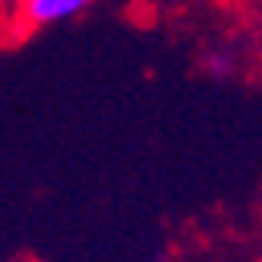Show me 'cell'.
Instances as JSON below:
<instances>
[{
	"label": "cell",
	"mask_w": 262,
	"mask_h": 262,
	"mask_svg": "<svg viewBox=\"0 0 262 262\" xmlns=\"http://www.w3.org/2000/svg\"><path fill=\"white\" fill-rule=\"evenodd\" d=\"M95 4L98 0H19L13 7V16L23 32H38V29H51V26L76 19Z\"/></svg>",
	"instance_id": "1"
},
{
	"label": "cell",
	"mask_w": 262,
	"mask_h": 262,
	"mask_svg": "<svg viewBox=\"0 0 262 262\" xmlns=\"http://www.w3.org/2000/svg\"><path fill=\"white\" fill-rule=\"evenodd\" d=\"M202 63H205V70H209L215 79H228L231 73L237 70V57L231 51H209Z\"/></svg>",
	"instance_id": "2"
},
{
	"label": "cell",
	"mask_w": 262,
	"mask_h": 262,
	"mask_svg": "<svg viewBox=\"0 0 262 262\" xmlns=\"http://www.w3.org/2000/svg\"><path fill=\"white\" fill-rule=\"evenodd\" d=\"M7 4H13V7H16V4H19V0H7Z\"/></svg>",
	"instance_id": "3"
},
{
	"label": "cell",
	"mask_w": 262,
	"mask_h": 262,
	"mask_svg": "<svg viewBox=\"0 0 262 262\" xmlns=\"http://www.w3.org/2000/svg\"><path fill=\"white\" fill-rule=\"evenodd\" d=\"M0 4H7V0H0Z\"/></svg>",
	"instance_id": "4"
},
{
	"label": "cell",
	"mask_w": 262,
	"mask_h": 262,
	"mask_svg": "<svg viewBox=\"0 0 262 262\" xmlns=\"http://www.w3.org/2000/svg\"><path fill=\"white\" fill-rule=\"evenodd\" d=\"M259 26H262V19H259Z\"/></svg>",
	"instance_id": "5"
},
{
	"label": "cell",
	"mask_w": 262,
	"mask_h": 262,
	"mask_svg": "<svg viewBox=\"0 0 262 262\" xmlns=\"http://www.w3.org/2000/svg\"><path fill=\"white\" fill-rule=\"evenodd\" d=\"M26 262H32V259H26Z\"/></svg>",
	"instance_id": "6"
}]
</instances>
